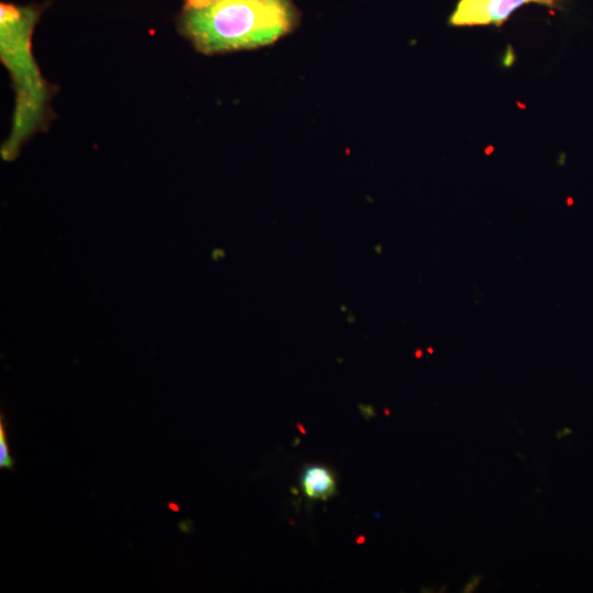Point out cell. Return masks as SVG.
<instances>
[{"instance_id": "obj_5", "label": "cell", "mask_w": 593, "mask_h": 593, "mask_svg": "<svg viewBox=\"0 0 593 593\" xmlns=\"http://www.w3.org/2000/svg\"><path fill=\"white\" fill-rule=\"evenodd\" d=\"M15 466V460L10 454L8 436H7V422L4 414H0V468L13 471Z\"/></svg>"}, {"instance_id": "obj_6", "label": "cell", "mask_w": 593, "mask_h": 593, "mask_svg": "<svg viewBox=\"0 0 593 593\" xmlns=\"http://www.w3.org/2000/svg\"><path fill=\"white\" fill-rule=\"evenodd\" d=\"M482 578L483 577L481 574L471 575L470 580L462 588L461 592H463V593H472V592H474L477 586L480 584Z\"/></svg>"}, {"instance_id": "obj_2", "label": "cell", "mask_w": 593, "mask_h": 593, "mask_svg": "<svg viewBox=\"0 0 593 593\" xmlns=\"http://www.w3.org/2000/svg\"><path fill=\"white\" fill-rule=\"evenodd\" d=\"M40 15L35 5L0 4V59L14 90L11 131L0 152L8 161L35 133L47 127L51 119L49 103L56 87L44 79L32 52V34Z\"/></svg>"}, {"instance_id": "obj_3", "label": "cell", "mask_w": 593, "mask_h": 593, "mask_svg": "<svg viewBox=\"0 0 593 593\" xmlns=\"http://www.w3.org/2000/svg\"><path fill=\"white\" fill-rule=\"evenodd\" d=\"M527 3L560 8L558 0H459L448 22L454 26H501L514 10Z\"/></svg>"}, {"instance_id": "obj_4", "label": "cell", "mask_w": 593, "mask_h": 593, "mask_svg": "<svg viewBox=\"0 0 593 593\" xmlns=\"http://www.w3.org/2000/svg\"><path fill=\"white\" fill-rule=\"evenodd\" d=\"M300 485L303 494L312 501H325L337 494L336 477L324 465L312 463L304 467Z\"/></svg>"}, {"instance_id": "obj_1", "label": "cell", "mask_w": 593, "mask_h": 593, "mask_svg": "<svg viewBox=\"0 0 593 593\" xmlns=\"http://www.w3.org/2000/svg\"><path fill=\"white\" fill-rule=\"evenodd\" d=\"M295 25L289 0H183L179 32L203 54L270 45Z\"/></svg>"}, {"instance_id": "obj_8", "label": "cell", "mask_w": 593, "mask_h": 593, "mask_svg": "<svg viewBox=\"0 0 593 593\" xmlns=\"http://www.w3.org/2000/svg\"><path fill=\"white\" fill-rule=\"evenodd\" d=\"M168 507L171 508L174 512H178L179 510L178 505L174 504L172 502L168 503Z\"/></svg>"}, {"instance_id": "obj_7", "label": "cell", "mask_w": 593, "mask_h": 593, "mask_svg": "<svg viewBox=\"0 0 593 593\" xmlns=\"http://www.w3.org/2000/svg\"><path fill=\"white\" fill-rule=\"evenodd\" d=\"M359 411H360L361 415H362L366 419H371L372 417L376 416V411H374V409H373L371 405H363V404H360V405H359Z\"/></svg>"}]
</instances>
